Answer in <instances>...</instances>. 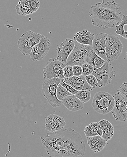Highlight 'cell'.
<instances>
[{
	"label": "cell",
	"instance_id": "e0dca14e",
	"mask_svg": "<svg viewBox=\"0 0 127 157\" xmlns=\"http://www.w3.org/2000/svg\"><path fill=\"white\" fill-rule=\"evenodd\" d=\"M64 106L71 111H77L81 110L84 107V103L74 95H71L65 98L62 101Z\"/></svg>",
	"mask_w": 127,
	"mask_h": 157
},
{
	"label": "cell",
	"instance_id": "484cf974",
	"mask_svg": "<svg viewBox=\"0 0 127 157\" xmlns=\"http://www.w3.org/2000/svg\"><path fill=\"white\" fill-rule=\"evenodd\" d=\"M81 67L82 69V75L83 76H88L92 74L94 67L90 63H84L82 64Z\"/></svg>",
	"mask_w": 127,
	"mask_h": 157
},
{
	"label": "cell",
	"instance_id": "f1b7e54d",
	"mask_svg": "<svg viewBox=\"0 0 127 157\" xmlns=\"http://www.w3.org/2000/svg\"><path fill=\"white\" fill-rule=\"evenodd\" d=\"M63 74L65 78H69L74 76L73 73V66L66 65L63 69Z\"/></svg>",
	"mask_w": 127,
	"mask_h": 157
},
{
	"label": "cell",
	"instance_id": "52a82bcc",
	"mask_svg": "<svg viewBox=\"0 0 127 157\" xmlns=\"http://www.w3.org/2000/svg\"><path fill=\"white\" fill-rule=\"evenodd\" d=\"M42 35L31 30L21 36L18 41V47L24 56H29L33 48L39 42Z\"/></svg>",
	"mask_w": 127,
	"mask_h": 157
},
{
	"label": "cell",
	"instance_id": "83f0119b",
	"mask_svg": "<svg viewBox=\"0 0 127 157\" xmlns=\"http://www.w3.org/2000/svg\"><path fill=\"white\" fill-rule=\"evenodd\" d=\"M39 0H29V7L30 10V14L35 13L40 7Z\"/></svg>",
	"mask_w": 127,
	"mask_h": 157
},
{
	"label": "cell",
	"instance_id": "9c48e42d",
	"mask_svg": "<svg viewBox=\"0 0 127 157\" xmlns=\"http://www.w3.org/2000/svg\"><path fill=\"white\" fill-rule=\"evenodd\" d=\"M106 56L108 61L116 60L121 55L123 44L119 37L113 34H108L106 38Z\"/></svg>",
	"mask_w": 127,
	"mask_h": 157
},
{
	"label": "cell",
	"instance_id": "cb8c5ba5",
	"mask_svg": "<svg viewBox=\"0 0 127 157\" xmlns=\"http://www.w3.org/2000/svg\"><path fill=\"white\" fill-rule=\"evenodd\" d=\"M73 95L67 91L62 85L59 84L57 88L56 96L59 100L62 101L68 96Z\"/></svg>",
	"mask_w": 127,
	"mask_h": 157
},
{
	"label": "cell",
	"instance_id": "ffe728a7",
	"mask_svg": "<svg viewBox=\"0 0 127 157\" xmlns=\"http://www.w3.org/2000/svg\"><path fill=\"white\" fill-rule=\"evenodd\" d=\"M84 133L87 137L102 135V130L98 122H93L90 124L85 127Z\"/></svg>",
	"mask_w": 127,
	"mask_h": 157
},
{
	"label": "cell",
	"instance_id": "603a6c76",
	"mask_svg": "<svg viewBox=\"0 0 127 157\" xmlns=\"http://www.w3.org/2000/svg\"><path fill=\"white\" fill-rule=\"evenodd\" d=\"M74 95L83 103L87 102L91 99V93L87 90H80Z\"/></svg>",
	"mask_w": 127,
	"mask_h": 157
},
{
	"label": "cell",
	"instance_id": "4fadbf2b",
	"mask_svg": "<svg viewBox=\"0 0 127 157\" xmlns=\"http://www.w3.org/2000/svg\"><path fill=\"white\" fill-rule=\"evenodd\" d=\"M75 43V41L74 39H67L60 45H58L56 59L59 61L66 63L68 57L73 49Z\"/></svg>",
	"mask_w": 127,
	"mask_h": 157
},
{
	"label": "cell",
	"instance_id": "e575fe53",
	"mask_svg": "<svg viewBox=\"0 0 127 157\" xmlns=\"http://www.w3.org/2000/svg\"><path fill=\"white\" fill-rule=\"evenodd\" d=\"M122 37L127 40V31H126V32H125L124 35H123V37Z\"/></svg>",
	"mask_w": 127,
	"mask_h": 157
},
{
	"label": "cell",
	"instance_id": "30bf717a",
	"mask_svg": "<svg viewBox=\"0 0 127 157\" xmlns=\"http://www.w3.org/2000/svg\"><path fill=\"white\" fill-rule=\"evenodd\" d=\"M66 65V63L59 61L56 58L49 59L43 69L44 79L57 78L64 79L63 69Z\"/></svg>",
	"mask_w": 127,
	"mask_h": 157
},
{
	"label": "cell",
	"instance_id": "4316f807",
	"mask_svg": "<svg viewBox=\"0 0 127 157\" xmlns=\"http://www.w3.org/2000/svg\"><path fill=\"white\" fill-rule=\"evenodd\" d=\"M85 78L87 82L90 86H91L92 88H95L96 86H98V82L96 78L92 74L88 75L85 76Z\"/></svg>",
	"mask_w": 127,
	"mask_h": 157
},
{
	"label": "cell",
	"instance_id": "8992f818",
	"mask_svg": "<svg viewBox=\"0 0 127 157\" xmlns=\"http://www.w3.org/2000/svg\"><path fill=\"white\" fill-rule=\"evenodd\" d=\"M61 80L58 78L44 79L42 83V93L54 108L59 107L62 104V101L59 100L56 96L57 88Z\"/></svg>",
	"mask_w": 127,
	"mask_h": 157
},
{
	"label": "cell",
	"instance_id": "836d02e7",
	"mask_svg": "<svg viewBox=\"0 0 127 157\" xmlns=\"http://www.w3.org/2000/svg\"><path fill=\"white\" fill-rule=\"evenodd\" d=\"M119 24L123 26H125V25H127V16L124 15L122 17L121 21Z\"/></svg>",
	"mask_w": 127,
	"mask_h": 157
},
{
	"label": "cell",
	"instance_id": "44dd1931",
	"mask_svg": "<svg viewBox=\"0 0 127 157\" xmlns=\"http://www.w3.org/2000/svg\"><path fill=\"white\" fill-rule=\"evenodd\" d=\"M105 62L106 61L93 51L89 56L88 63L92 65L94 68H98L101 67Z\"/></svg>",
	"mask_w": 127,
	"mask_h": 157
},
{
	"label": "cell",
	"instance_id": "4dcf8cb0",
	"mask_svg": "<svg viewBox=\"0 0 127 157\" xmlns=\"http://www.w3.org/2000/svg\"><path fill=\"white\" fill-rule=\"evenodd\" d=\"M117 91L127 99V82H125L122 83V85Z\"/></svg>",
	"mask_w": 127,
	"mask_h": 157
},
{
	"label": "cell",
	"instance_id": "3957f363",
	"mask_svg": "<svg viewBox=\"0 0 127 157\" xmlns=\"http://www.w3.org/2000/svg\"><path fill=\"white\" fill-rule=\"evenodd\" d=\"M43 147L50 157H65L62 129L47 133L40 137Z\"/></svg>",
	"mask_w": 127,
	"mask_h": 157
},
{
	"label": "cell",
	"instance_id": "7402d4cb",
	"mask_svg": "<svg viewBox=\"0 0 127 157\" xmlns=\"http://www.w3.org/2000/svg\"><path fill=\"white\" fill-rule=\"evenodd\" d=\"M17 13L20 16H26L30 15V10L29 6L26 5L19 2L16 7Z\"/></svg>",
	"mask_w": 127,
	"mask_h": 157
},
{
	"label": "cell",
	"instance_id": "d6986e66",
	"mask_svg": "<svg viewBox=\"0 0 127 157\" xmlns=\"http://www.w3.org/2000/svg\"><path fill=\"white\" fill-rule=\"evenodd\" d=\"M98 123L102 130L103 139L107 142L112 139L114 134V128L110 122L106 120L99 121Z\"/></svg>",
	"mask_w": 127,
	"mask_h": 157
},
{
	"label": "cell",
	"instance_id": "9a60e30c",
	"mask_svg": "<svg viewBox=\"0 0 127 157\" xmlns=\"http://www.w3.org/2000/svg\"><path fill=\"white\" fill-rule=\"evenodd\" d=\"M45 128L50 132L63 129L66 123L62 117L55 114H50L45 117Z\"/></svg>",
	"mask_w": 127,
	"mask_h": 157
},
{
	"label": "cell",
	"instance_id": "8fae6325",
	"mask_svg": "<svg viewBox=\"0 0 127 157\" xmlns=\"http://www.w3.org/2000/svg\"><path fill=\"white\" fill-rule=\"evenodd\" d=\"M114 105L112 111L113 116L116 121L124 122L127 120V99L119 92L114 96Z\"/></svg>",
	"mask_w": 127,
	"mask_h": 157
},
{
	"label": "cell",
	"instance_id": "d4e9b609",
	"mask_svg": "<svg viewBox=\"0 0 127 157\" xmlns=\"http://www.w3.org/2000/svg\"><path fill=\"white\" fill-rule=\"evenodd\" d=\"M107 142L102 138L98 142H97L92 148H91L92 151L94 153H97L103 150L106 145Z\"/></svg>",
	"mask_w": 127,
	"mask_h": 157
},
{
	"label": "cell",
	"instance_id": "7a4b0ae2",
	"mask_svg": "<svg viewBox=\"0 0 127 157\" xmlns=\"http://www.w3.org/2000/svg\"><path fill=\"white\" fill-rule=\"evenodd\" d=\"M62 129L64 139L65 157L84 155L86 144L80 134L71 128Z\"/></svg>",
	"mask_w": 127,
	"mask_h": 157
},
{
	"label": "cell",
	"instance_id": "2e32d148",
	"mask_svg": "<svg viewBox=\"0 0 127 157\" xmlns=\"http://www.w3.org/2000/svg\"><path fill=\"white\" fill-rule=\"evenodd\" d=\"M62 80L64 82L70 85L77 91L87 90L91 92L93 90V88L87 82L85 76L83 75L79 76H73L71 78H65Z\"/></svg>",
	"mask_w": 127,
	"mask_h": 157
},
{
	"label": "cell",
	"instance_id": "f546056e",
	"mask_svg": "<svg viewBox=\"0 0 127 157\" xmlns=\"http://www.w3.org/2000/svg\"><path fill=\"white\" fill-rule=\"evenodd\" d=\"M60 84L61 85H62L67 91H69V93H71V94H73V95H75V94L78 92V91L76 90L75 89H74L73 86H71L70 85L66 83V82H64L62 79L61 80Z\"/></svg>",
	"mask_w": 127,
	"mask_h": 157
},
{
	"label": "cell",
	"instance_id": "d6a6232c",
	"mask_svg": "<svg viewBox=\"0 0 127 157\" xmlns=\"http://www.w3.org/2000/svg\"><path fill=\"white\" fill-rule=\"evenodd\" d=\"M115 27V33L118 35H119L121 37H123L125 33V29H124V26L118 24L116 25Z\"/></svg>",
	"mask_w": 127,
	"mask_h": 157
},
{
	"label": "cell",
	"instance_id": "6da1fadb",
	"mask_svg": "<svg viewBox=\"0 0 127 157\" xmlns=\"http://www.w3.org/2000/svg\"><path fill=\"white\" fill-rule=\"evenodd\" d=\"M93 25L100 28H113L121 21L124 14L119 6L114 0H104L92 6L89 12Z\"/></svg>",
	"mask_w": 127,
	"mask_h": 157
},
{
	"label": "cell",
	"instance_id": "ba28073f",
	"mask_svg": "<svg viewBox=\"0 0 127 157\" xmlns=\"http://www.w3.org/2000/svg\"><path fill=\"white\" fill-rule=\"evenodd\" d=\"M92 75L96 78L99 87H102L110 84L114 77H115L113 67L110 62L106 61L101 67L94 68Z\"/></svg>",
	"mask_w": 127,
	"mask_h": 157
},
{
	"label": "cell",
	"instance_id": "5bb4252c",
	"mask_svg": "<svg viewBox=\"0 0 127 157\" xmlns=\"http://www.w3.org/2000/svg\"><path fill=\"white\" fill-rule=\"evenodd\" d=\"M108 34L101 33L97 34L93 40L92 47L94 52L104 60L108 61L106 56V38Z\"/></svg>",
	"mask_w": 127,
	"mask_h": 157
},
{
	"label": "cell",
	"instance_id": "8d00e7d4",
	"mask_svg": "<svg viewBox=\"0 0 127 157\" xmlns=\"http://www.w3.org/2000/svg\"><path fill=\"white\" fill-rule=\"evenodd\" d=\"M126 30H127V29Z\"/></svg>",
	"mask_w": 127,
	"mask_h": 157
},
{
	"label": "cell",
	"instance_id": "ac0fdd59",
	"mask_svg": "<svg viewBox=\"0 0 127 157\" xmlns=\"http://www.w3.org/2000/svg\"><path fill=\"white\" fill-rule=\"evenodd\" d=\"M94 37V34H92L87 29H84L75 33L73 39L81 44L92 45Z\"/></svg>",
	"mask_w": 127,
	"mask_h": 157
},
{
	"label": "cell",
	"instance_id": "7c38bea8",
	"mask_svg": "<svg viewBox=\"0 0 127 157\" xmlns=\"http://www.w3.org/2000/svg\"><path fill=\"white\" fill-rule=\"evenodd\" d=\"M50 47V40L48 37L42 35L39 42L36 44L31 50L29 55L30 59L33 61L41 60L49 53Z\"/></svg>",
	"mask_w": 127,
	"mask_h": 157
},
{
	"label": "cell",
	"instance_id": "d590c367",
	"mask_svg": "<svg viewBox=\"0 0 127 157\" xmlns=\"http://www.w3.org/2000/svg\"><path fill=\"white\" fill-rule=\"evenodd\" d=\"M126 59H127V51L126 52Z\"/></svg>",
	"mask_w": 127,
	"mask_h": 157
},
{
	"label": "cell",
	"instance_id": "277c9868",
	"mask_svg": "<svg viewBox=\"0 0 127 157\" xmlns=\"http://www.w3.org/2000/svg\"><path fill=\"white\" fill-rule=\"evenodd\" d=\"M93 51L92 45L81 44L75 41L74 47L67 59L66 65L73 66L88 63L89 56Z\"/></svg>",
	"mask_w": 127,
	"mask_h": 157
},
{
	"label": "cell",
	"instance_id": "1f68e13d",
	"mask_svg": "<svg viewBox=\"0 0 127 157\" xmlns=\"http://www.w3.org/2000/svg\"><path fill=\"white\" fill-rule=\"evenodd\" d=\"M73 70L74 76H79L82 74V69L81 66H73Z\"/></svg>",
	"mask_w": 127,
	"mask_h": 157
},
{
	"label": "cell",
	"instance_id": "5b68a950",
	"mask_svg": "<svg viewBox=\"0 0 127 157\" xmlns=\"http://www.w3.org/2000/svg\"><path fill=\"white\" fill-rule=\"evenodd\" d=\"M92 105L95 111L99 114L105 115L113 109L114 97L106 92H98L95 93L93 98Z\"/></svg>",
	"mask_w": 127,
	"mask_h": 157
}]
</instances>
